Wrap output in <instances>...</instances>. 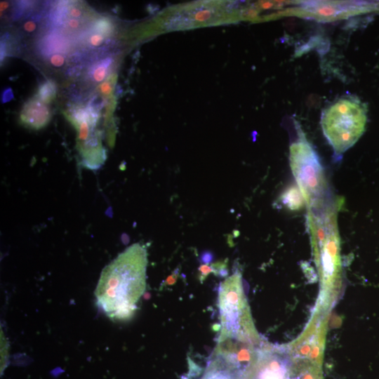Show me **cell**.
<instances>
[{"label":"cell","instance_id":"4fadbf2b","mask_svg":"<svg viewBox=\"0 0 379 379\" xmlns=\"http://www.w3.org/2000/svg\"><path fill=\"white\" fill-rule=\"evenodd\" d=\"M56 95V86L51 80H47L43 82L38 91L39 98L44 103H49Z\"/></svg>","mask_w":379,"mask_h":379},{"label":"cell","instance_id":"9a60e30c","mask_svg":"<svg viewBox=\"0 0 379 379\" xmlns=\"http://www.w3.org/2000/svg\"><path fill=\"white\" fill-rule=\"evenodd\" d=\"M105 40V36L100 33L91 31L87 36V43L92 47L101 46Z\"/></svg>","mask_w":379,"mask_h":379},{"label":"cell","instance_id":"3957f363","mask_svg":"<svg viewBox=\"0 0 379 379\" xmlns=\"http://www.w3.org/2000/svg\"><path fill=\"white\" fill-rule=\"evenodd\" d=\"M366 109L354 97L341 98L325 109L321 125L334 154L339 156L353 146L364 133Z\"/></svg>","mask_w":379,"mask_h":379},{"label":"cell","instance_id":"9c48e42d","mask_svg":"<svg viewBox=\"0 0 379 379\" xmlns=\"http://www.w3.org/2000/svg\"><path fill=\"white\" fill-rule=\"evenodd\" d=\"M288 379H323L318 364L309 361L290 360Z\"/></svg>","mask_w":379,"mask_h":379},{"label":"cell","instance_id":"8fae6325","mask_svg":"<svg viewBox=\"0 0 379 379\" xmlns=\"http://www.w3.org/2000/svg\"><path fill=\"white\" fill-rule=\"evenodd\" d=\"M280 201L283 205L292 211L299 210L305 203L301 190L296 185L287 188L281 194Z\"/></svg>","mask_w":379,"mask_h":379},{"label":"cell","instance_id":"44dd1931","mask_svg":"<svg viewBox=\"0 0 379 379\" xmlns=\"http://www.w3.org/2000/svg\"><path fill=\"white\" fill-rule=\"evenodd\" d=\"M2 102L5 103L11 100L13 98V93L11 88L5 89L2 93Z\"/></svg>","mask_w":379,"mask_h":379},{"label":"cell","instance_id":"ba28073f","mask_svg":"<svg viewBox=\"0 0 379 379\" xmlns=\"http://www.w3.org/2000/svg\"><path fill=\"white\" fill-rule=\"evenodd\" d=\"M198 379H242L221 359L211 354L206 368Z\"/></svg>","mask_w":379,"mask_h":379},{"label":"cell","instance_id":"7402d4cb","mask_svg":"<svg viewBox=\"0 0 379 379\" xmlns=\"http://www.w3.org/2000/svg\"><path fill=\"white\" fill-rule=\"evenodd\" d=\"M8 6V3L6 1L1 2V12L4 11Z\"/></svg>","mask_w":379,"mask_h":379},{"label":"cell","instance_id":"ffe728a7","mask_svg":"<svg viewBox=\"0 0 379 379\" xmlns=\"http://www.w3.org/2000/svg\"><path fill=\"white\" fill-rule=\"evenodd\" d=\"M112 85L109 81L103 82L99 86L100 93L104 95H109L112 92Z\"/></svg>","mask_w":379,"mask_h":379},{"label":"cell","instance_id":"5bb4252c","mask_svg":"<svg viewBox=\"0 0 379 379\" xmlns=\"http://www.w3.org/2000/svg\"><path fill=\"white\" fill-rule=\"evenodd\" d=\"M112 28L113 26L109 20L100 18L93 22L92 30L107 36L112 33Z\"/></svg>","mask_w":379,"mask_h":379},{"label":"cell","instance_id":"8992f818","mask_svg":"<svg viewBox=\"0 0 379 379\" xmlns=\"http://www.w3.org/2000/svg\"><path fill=\"white\" fill-rule=\"evenodd\" d=\"M290 359L274 347H260L257 361L246 379H288Z\"/></svg>","mask_w":379,"mask_h":379},{"label":"cell","instance_id":"d6986e66","mask_svg":"<svg viewBox=\"0 0 379 379\" xmlns=\"http://www.w3.org/2000/svg\"><path fill=\"white\" fill-rule=\"evenodd\" d=\"M83 15L82 11L79 6H70L67 7V15L70 18L80 19Z\"/></svg>","mask_w":379,"mask_h":379},{"label":"cell","instance_id":"7c38bea8","mask_svg":"<svg viewBox=\"0 0 379 379\" xmlns=\"http://www.w3.org/2000/svg\"><path fill=\"white\" fill-rule=\"evenodd\" d=\"M112 64V59L109 57L97 62L89 70L91 79L96 83L102 82L106 78Z\"/></svg>","mask_w":379,"mask_h":379},{"label":"cell","instance_id":"ac0fdd59","mask_svg":"<svg viewBox=\"0 0 379 379\" xmlns=\"http://www.w3.org/2000/svg\"><path fill=\"white\" fill-rule=\"evenodd\" d=\"M81 25V22L79 19L66 18L63 22V26L67 30L78 29Z\"/></svg>","mask_w":379,"mask_h":379},{"label":"cell","instance_id":"6da1fadb","mask_svg":"<svg viewBox=\"0 0 379 379\" xmlns=\"http://www.w3.org/2000/svg\"><path fill=\"white\" fill-rule=\"evenodd\" d=\"M146 249L134 244L107 265L99 279L95 295L98 305L112 319H127L146 287Z\"/></svg>","mask_w":379,"mask_h":379},{"label":"cell","instance_id":"7a4b0ae2","mask_svg":"<svg viewBox=\"0 0 379 379\" xmlns=\"http://www.w3.org/2000/svg\"><path fill=\"white\" fill-rule=\"evenodd\" d=\"M218 307L221 329L218 343L258 345L239 272L220 284Z\"/></svg>","mask_w":379,"mask_h":379},{"label":"cell","instance_id":"277c9868","mask_svg":"<svg viewBox=\"0 0 379 379\" xmlns=\"http://www.w3.org/2000/svg\"><path fill=\"white\" fill-rule=\"evenodd\" d=\"M298 138L290 146V166L305 203L319 208L324 201L326 190L324 171L319 157L301 130Z\"/></svg>","mask_w":379,"mask_h":379},{"label":"cell","instance_id":"52a82bcc","mask_svg":"<svg viewBox=\"0 0 379 379\" xmlns=\"http://www.w3.org/2000/svg\"><path fill=\"white\" fill-rule=\"evenodd\" d=\"M50 117L48 106L39 98H33L25 103L20 113L21 121L34 129L46 126Z\"/></svg>","mask_w":379,"mask_h":379},{"label":"cell","instance_id":"5b68a950","mask_svg":"<svg viewBox=\"0 0 379 379\" xmlns=\"http://www.w3.org/2000/svg\"><path fill=\"white\" fill-rule=\"evenodd\" d=\"M223 5H225L224 2L220 4L218 1H206L177 8V10H174L171 14L178 16V22L172 28L182 29L202 25L206 26L215 24L218 20H227L225 17L224 8L228 6L225 7L222 6Z\"/></svg>","mask_w":379,"mask_h":379},{"label":"cell","instance_id":"e0dca14e","mask_svg":"<svg viewBox=\"0 0 379 379\" xmlns=\"http://www.w3.org/2000/svg\"><path fill=\"white\" fill-rule=\"evenodd\" d=\"M48 60L52 66L60 67L65 64L66 56L64 53H55L51 54Z\"/></svg>","mask_w":379,"mask_h":379},{"label":"cell","instance_id":"2e32d148","mask_svg":"<svg viewBox=\"0 0 379 379\" xmlns=\"http://www.w3.org/2000/svg\"><path fill=\"white\" fill-rule=\"evenodd\" d=\"M39 20V17L33 16L25 20L22 25L24 32L27 33H32L35 32L38 26Z\"/></svg>","mask_w":379,"mask_h":379},{"label":"cell","instance_id":"30bf717a","mask_svg":"<svg viewBox=\"0 0 379 379\" xmlns=\"http://www.w3.org/2000/svg\"><path fill=\"white\" fill-rule=\"evenodd\" d=\"M68 41L57 32H51L45 36L41 41V52L45 55L55 53H63L68 48Z\"/></svg>","mask_w":379,"mask_h":379}]
</instances>
